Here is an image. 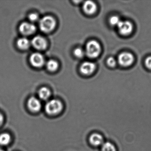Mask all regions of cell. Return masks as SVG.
<instances>
[{"mask_svg": "<svg viewBox=\"0 0 151 151\" xmlns=\"http://www.w3.org/2000/svg\"><path fill=\"white\" fill-rule=\"evenodd\" d=\"M56 22L53 17L50 16L43 17L39 22L40 29L45 33H48L54 29Z\"/></svg>", "mask_w": 151, "mask_h": 151, "instance_id": "1", "label": "cell"}, {"mask_svg": "<svg viewBox=\"0 0 151 151\" xmlns=\"http://www.w3.org/2000/svg\"><path fill=\"white\" fill-rule=\"evenodd\" d=\"M101 52V47L99 42L91 40L86 44L85 54L90 58L93 59L99 56Z\"/></svg>", "mask_w": 151, "mask_h": 151, "instance_id": "2", "label": "cell"}, {"mask_svg": "<svg viewBox=\"0 0 151 151\" xmlns=\"http://www.w3.org/2000/svg\"><path fill=\"white\" fill-rule=\"evenodd\" d=\"M63 107L62 103L60 101L53 99L46 103L45 109L48 114L54 115L60 113L62 110Z\"/></svg>", "mask_w": 151, "mask_h": 151, "instance_id": "3", "label": "cell"}, {"mask_svg": "<svg viewBox=\"0 0 151 151\" xmlns=\"http://www.w3.org/2000/svg\"><path fill=\"white\" fill-rule=\"evenodd\" d=\"M134 61V56L130 53H122L118 57V62L121 66L128 67L130 66Z\"/></svg>", "mask_w": 151, "mask_h": 151, "instance_id": "4", "label": "cell"}, {"mask_svg": "<svg viewBox=\"0 0 151 151\" xmlns=\"http://www.w3.org/2000/svg\"><path fill=\"white\" fill-rule=\"evenodd\" d=\"M30 62L33 67L40 68L45 64V59L42 54L39 53H33L30 57Z\"/></svg>", "mask_w": 151, "mask_h": 151, "instance_id": "5", "label": "cell"}, {"mask_svg": "<svg viewBox=\"0 0 151 151\" xmlns=\"http://www.w3.org/2000/svg\"><path fill=\"white\" fill-rule=\"evenodd\" d=\"M117 27L120 34L124 36L129 35L133 30L132 24L129 21H121Z\"/></svg>", "mask_w": 151, "mask_h": 151, "instance_id": "6", "label": "cell"}, {"mask_svg": "<svg viewBox=\"0 0 151 151\" xmlns=\"http://www.w3.org/2000/svg\"><path fill=\"white\" fill-rule=\"evenodd\" d=\"M31 44L34 48L38 50H44L47 47V42L43 37L36 36L31 41Z\"/></svg>", "mask_w": 151, "mask_h": 151, "instance_id": "7", "label": "cell"}, {"mask_svg": "<svg viewBox=\"0 0 151 151\" xmlns=\"http://www.w3.org/2000/svg\"><path fill=\"white\" fill-rule=\"evenodd\" d=\"M36 26L28 22L22 23L19 27L20 32L24 36H29L32 35L36 32Z\"/></svg>", "mask_w": 151, "mask_h": 151, "instance_id": "8", "label": "cell"}, {"mask_svg": "<svg viewBox=\"0 0 151 151\" xmlns=\"http://www.w3.org/2000/svg\"><path fill=\"white\" fill-rule=\"evenodd\" d=\"M96 68L95 64L91 62H85L80 66V71L84 75H90L92 74Z\"/></svg>", "mask_w": 151, "mask_h": 151, "instance_id": "9", "label": "cell"}, {"mask_svg": "<svg viewBox=\"0 0 151 151\" xmlns=\"http://www.w3.org/2000/svg\"><path fill=\"white\" fill-rule=\"evenodd\" d=\"M29 108L33 112L39 111L41 108V104L38 99L35 97H31L28 101Z\"/></svg>", "mask_w": 151, "mask_h": 151, "instance_id": "10", "label": "cell"}, {"mask_svg": "<svg viewBox=\"0 0 151 151\" xmlns=\"http://www.w3.org/2000/svg\"><path fill=\"white\" fill-rule=\"evenodd\" d=\"M97 7L95 3L92 1H88L84 3L83 10L85 14L87 15H92L96 12Z\"/></svg>", "mask_w": 151, "mask_h": 151, "instance_id": "11", "label": "cell"}, {"mask_svg": "<svg viewBox=\"0 0 151 151\" xmlns=\"http://www.w3.org/2000/svg\"><path fill=\"white\" fill-rule=\"evenodd\" d=\"M90 143L93 145L98 146L103 144L104 139L100 134L98 133H93L90 136Z\"/></svg>", "mask_w": 151, "mask_h": 151, "instance_id": "12", "label": "cell"}, {"mask_svg": "<svg viewBox=\"0 0 151 151\" xmlns=\"http://www.w3.org/2000/svg\"><path fill=\"white\" fill-rule=\"evenodd\" d=\"M17 45L19 49L22 50H25L29 49L31 43L29 40L25 37L19 38L17 40Z\"/></svg>", "mask_w": 151, "mask_h": 151, "instance_id": "13", "label": "cell"}, {"mask_svg": "<svg viewBox=\"0 0 151 151\" xmlns=\"http://www.w3.org/2000/svg\"><path fill=\"white\" fill-rule=\"evenodd\" d=\"M38 94L40 99L43 100H46L50 97L51 92L48 88L46 87H42L40 89Z\"/></svg>", "mask_w": 151, "mask_h": 151, "instance_id": "14", "label": "cell"}, {"mask_svg": "<svg viewBox=\"0 0 151 151\" xmlns=\"http://www.w3.org/2000/svg\"><path fill=\"white\" fill-rule=\"evenodd\" d=\"M58 63L54 60H50L46 63V68L47 70L51 72H54L58 68Z\"/></svg>", "mask_w": 151, "mask_h": 151, "instance_id": "15", "label": "cell"}, {"mask_svg": "<svg viewBox=\"0 0 151 151\" xmlns=\"http://www.w3.org/2000/svg\"><path fill=\"white\" fill-rule=\"evenodd\" d=\"M11 140V136L7 133H4L0 135V145H6Z\"/></svg>", "mask_w": 151, "mask_h": 151, "instance_id": "16", "label": "cell"}, {"mask_svg": "<svg viewBox=\"0 0 151 151\" xmlns=\"http://www.w3.org/2000/svg\"><path fill=\"white\" fill-rule=\"evenodd\" d=\"M101 151H116L114 145L109 142L103 143L101 147Z\"/></svg>", "mask_w": 151, "mask_h": 151, "instance_id": "17", "label": "cell"}, {"mask_svg": "<svg viewBox=\"0 0 151 151\" xmlns=\"http://www.w3.org/2000/svg\"><path fill=\"white\" fill-rule=\"evenodd\" d=\"M120 18L116 16L111 17L109 19V23L112 26H117L121 22Z\"/></svg>", "mask_w": 151, "mask_h": 151, "instance_id": "18", "label": "cell"}, {"mask_svg": "<svg viewBox=\"0 0 151 151\" xmlns=\"http://www.w3.org/2000/svg\"><path fill=\"white\" fill-rule=\"evenodd\" d=\"M74 54L75 56L77 58H82L83 57L85 52L82 48L78 47L74 50Z\"/></svg>", "mask_w": 151, "mask_h": 151, "instance_id": "19", "label": "cell"}, {"mask_svg": "<svg viewBox=\"0 0 151 151\" xmlns=\"http://www.w3.org/2000/svg\"><path fill=\"white\" fill-rule=\"evenodd\" d=\"M39 17L38 15L37 14H31L29 16V19L31 22H36L38 21Z\"/></svg>", "mask_w": 151, "mask_h": 151, "instance_id": "20", "label": "cell"}, {"mask_svg": "<svg viewBox=\"0 0 151 151\" xmlns=\"http://www.w3.org/2000/svg\"><path fill=\"white\" fill-rule=\"evenodd\" d=\"M108 65L110 67H114L116 65V60L113 57H109L107 61Z\"/></svg>", "mask_w": 151, "mask_h": 151, "instance_id": "21", "label": "cell"}, {"mask_svg": "<svg viewBox=\"0 0 151 151\" xmlns=\"http://www.w3.org/2000/svg\"><path fill=\"white\" fill-rule=\"evenodd\" d=\"M145 64L147 68L151 69V56L147 57L145 60Z\"/></svg>", "mask_w": 151, "mask_h": 151, "instance_id": "22", "label": "cell"}, {"mask_svg": "<svg viewBox=\"0 0 151 151\" xmlns=\"http://www.w3.org/2000/svg\"><path fill=\"white\" fill-rule=\"evenodd\" d=\"M3 120H4L3 116L1 114H0V125H1L2 124V123L3 122Z\"/></svg>", "mask_w": 151, "mask_h": 151, "instance_id": "23", "label": "cell"}, {"mask_svg": "<svg viewBox=\"0 0 151 151\" xmlns=\"http://www.w3.org/2000/svg\"><path fill=\"white\" fill-rule=\"evenodd\" d=\"M0 151H4L3 149H1V148H0Z\"/></svg>", "mask_w": 151, "mask_h": 151, "instance_id": "24", "label": "cell"}]
</instances>
